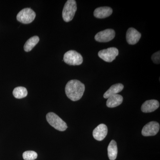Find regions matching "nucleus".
<instances>
[{"instance_id": "11", "label": "nucleus", "mask_w": 160, "mask_h": 160, "mask_svg": "<svg viewBox=\"0 0 160 160\" xmlns=\"http://www.w3.org/2000/svg\"><path fill=\"white\" fill-rule=\"evenodd\" d=\"M160 103L157 100H148L143 103L141 107V110L145 113L151 112L158 109Z\"/></svg>"}, {"instance_id": "9", "label": "nucleus", "mask_w": 160, "mask_h": 160, "mask_svg": "<svg viewBox=\"0 0 160 160\" xmlns=\"http://www.w3.org/2000/svg\"><path fill=\"white\" fill-rule=\"evenodd\" d=\"M141 36V33L134 28H129L126 32V41L129 45H135L139 41Z\"/></svg>"}, {"instance_id": "8", "label": "nucleus", "mask_w": 160, "mask_h": 160, "mask_svg": "<svg viewBox=\"0 0 160 160\" xmlns=\"http://www.w3.org/2000/svg\"><path fill=\"white\" fill-rule=\"evenodd\" d=\"M160 129V125L156 122H151L147 123L143 127L142 134L145 137L156 135Z\"/></svg>"}, {"instance_id": "5", "label": "nucleus", "mask_w": 160, "mask_h": 160, "mask_svg": "<svg viewBox=\"0 0 160 160\" xmlns=\"http://www.w3.org/2000/svg\"><path fill=\"white\" fill-rule=\"evenodd\" d=\"M36 13L30 8H27L22 9L17 16V19L23 24H28L34 21Z\"/></svg>"}, {"instance_id": "12", "label": "nucleus", "mask_w": 160, "mask_h": 160, "mask_svg": "<svg viewBox=\"0 0 160 160\" xmlns=\"http://www.w3.org/2000/svg\"><path fill=\"white\" fill-rule=\"evenodd\" d=\"M112 12V9L109 7H101L97 8L93 12L95 17L98 18H105L110 16Z\"/></svg>"}, {"instance_id": "10", "label": "nucleus", "mask_w": 160, "mask_h": 160, "mask_svg": "<svg viewBox=\"0 0 160 160\" xmlns=\"http://www.w3.org/2000/svg\"><path fill=\"white\" fill-rule=\"evenodd\" d=\"M108 133V128L105 124H101L98 125L93 130L92 135L95 139L102 141L105 139Z\"/></svg>"}, {"instance_id": "15", "label": "nucleus", "mask_w": 160, "mask_h": 160, "mask_svg": "<svg viewBox=\"0 0 160 160\" xmlns=\"http://www.w3.org/2000/svg\"><path fill=\"white\" fill-rule=\"evenodd\" d=\"M118 152V146L116 142L114 140H112L108 147V155L109 160H115L117 157Z\"/></svg>"}, {"instance_id": "17", "label": "nucleus", "mask_w": 160, "mask_h": 160, "mask_svg": "<svg viewBox=\"0 0 160 160\" xmlns=\"http://www.w3.org/2000/svg\"><path fill=\"white\" fill-rule=\"evenodd\" d=\"M12 94L16 98L22 99L27 96L28 91L25 87L19 86L15 88Z\"/></svg>"}, {"instance_id": "19", "label": "nucleus", "mask_w": 160, "mask_h": 160, "mask_svg": "<svg viewBox=\"0 0 160 160\" xmlns=\"http://www.w3.org/2000/svg\"><path fill=\"white\" fill-rule=\"evenodd\" d=\"M152 60V62L155 64H159L160 61V51L153 53L152 55V56L151 57Z\"/></svg>"}, {"instance_id": "1", "label": "nucleus", "mask_w": 160, "mask_h": 160, "mask_svg": "<svg viewBox=\"0 0 160 160\" xmlns=\"http://www.w3.org/2000/svg\"><path fill=\"white\" fill-rule=\"evenodd\" d=\"M85 90L84 84L77 80H70L65 87L67 97L74 102L78 101L82 98Z\"/></svg>"}, {"instance_id": "16", "label": "nucleus", "mask_w": 160, "mask_h": 160, "mask_svg": "<svg viewBox=\"0 0 160 160\" xmlns=\"http://www.w3.org/2000/svg\"><path fill=\"white\" fill-rule=\"evenodd\" d=\"M39 38L37 36H34L27 40L24 46L25 51L28 52L31 51L37 44L39 42Z\"/></svg>"}, {"instance_id": "6", "label": "nucleus", "mask_w": 160, "mask_h": 160, "mask_svg": "<svg viewBox=\"0 0 160 160\" xmlns=\"http://www.w3.org/2000/svg\"><path fill=\"white\" fill-rule=\"evenodd\" d=\"M118 49L115 47H110L99 52L98 55L101 59L107 62H111L118 55Z\"/></svg>"}, {"instance_id": "13", "label": "nucleus", "mask_w": 160, "mask_h": 160, "mask_svg": "<svg viewBox=\"0 0 160 160\" xmlns=\"http://www.w3.org/2000/svg\"><path fill=\"white\" fill-rule=\"evenodd\" d=\"M123 101V97L121 95H113L108 98L106 102V106L109 108H114L121 105Z\"/></svg>"}, {"instance_id": "7", "label": "nucleus", "mask_w": 160, "mask_h": 160, "mask_svg": "<svg viewBox=\"0 0 160 160\" xmlns=\"http://www.w3.org/2000/svg\"><path fill=\"white\" fill-rule=\"evenodd\" d=\"M115 36V32L113 29H107L100 31L96 34L95 39L100 42H107L111 41Z\"/></svg>"}, {"instance_id": "14", "label": "nucleus", "mask_w": 160, "mask_h": 160, "mask_svg": "<svg viewBox=\"0 0 160 160\" xmlns=\"http://www.w3.org/2000/svg\"><path fill=\"white\" fill-rule=\"evenodd\" d=\"M124 89V86L121 83L114 84L109 88V89L104 93L103 97L105 98L108 99L109 97L113 95L118 94L121 92Z\"/></svg>"}, {"instance_id": "2", "label": "nucleus", "mask_w": 160, "mask_h": 160, "mask_svg": "<svg viewBox=\"0 0 160 160\" xmlns=\"http://www.w3.org/2000/svg\"><path fill=\"white\" fill-rule=\"evenodd\" d=\"M77 10L76 2L74 0H68L66 2L62 11V18L65 22L72 21Z\"/></svg>"}, {"instance_id": "18", "label": "nucleus", "mask_w": 160, "mask_h": 160, "mask_svg": "<svg viewBox=\"0 0 160 160\" xmlns=\"http://www.w3.org/2000/svg\"><path fill=\"white\" fill-rule=\"evenodd\" d=\"M37 157V153L33 151H26L23 154V158L25 160H34Z\"/></svg>"}, {"instance_id": "4", "label": "nucleus", "mask_w": 160, "mask_h": 160, "mask_svg": "<svg viewBox=\"0 0 160 160\" xmlns=\"http://www.w3.org/2000/svg\"><path fill=\"white\" fill-rule=\"evenodd\" d=\"M63 61L71 66H79L83 62L82 56L75 50H69L66 52L63 58Z\"/></svg>"}, {"instance_id": "3", "label": "nucleus", "mask_w": 160, "mask_h": 160, "mask_svg": "<svg viewBox=\"0 0 160 160\" xmlns=\"http://www.w3.org/2000/svg\"><path fill=\"white\" fill-rule=\"evenodd\" d=\"M46 120L52 127L59 131H65L68 127L66 123L54 112L47 113Z\"/></svg>"}]
</instances>
